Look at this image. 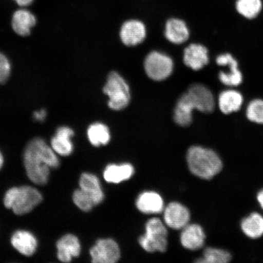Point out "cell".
<instances>
[{
  "instance_id": "obj_10",
  "label": "cell",
  "mask_w": 263,
  "mask_h": 263,
  "mask_svg": "<svg viewBox=\"0 0 263 263\" xmlns=\"http://www.w3.org/2000/svg\"><path fill=\"white\" fill-rule=\"evenodd\" d=\"M163 219L165 224L174 230L182 229L189 224L190 213L188 209L179 202L169 203L164 210Z\"/></svg>"
},
{
  "instance_id": "obj_29",
  "label": "cell",
  "mask_w": 263,
  "mask_h": 263,
  "mask_svg": "<svg viewBox=\"0 0 263 263\" xmlns=\"http://www.w3.org/2000/svg\"><path fill=\"white\" fill-rule=\"evenodd\" d=\"M11 64L6 55L0 52V85L6 83L11 73Z\"/></svg>"
},
{
  "instance_id": "obj_13",
  "label": "cell",
  "mask_w": 263,
  "mask_h": 263,
  "mask_svg": "<svg viewBox=\"0 0 263 263\" xmlns=\"http://www.w3.org/2000/svg\"><path fill=\"white\" fill-rule=\"evenodd\" d=\"M183 62L192 70H199L209 63L208 49L202 45L191 44L184 50Z\"/></svg>"
},
{
  "instance_id": "obj_16",
  "label": "cell",
  "mask_w": 263,
  "mask_h": 263,
  "mask_svg": "<svg viewBox=\"0 0 263 263\" xmlns=\"http://www.w3.org/2000/svg\"><path fill=\"white\" fill-rule=\"evenodd\" d=\"M205 235L203 229L198 224H188L182 229L180 242L184 248L196 251L204 245Z\"/></svg>"
},
{
  "instance_id": "obj_19",
  "label": "cell",
  "mask_w": 263,
  "mask_h": 263,
  "mask_svg": "<svg viewBox=\"0 0 263 263\" xmlns=\"http://www.w3.org/2000/svg\"><path fill=\"white\" fill-rule=\"evenodd\" d=\"M80 186L82 190L90 196L95 205L103 201L104 194L100 181L94 174L88 173L82 174L80 179Z\"/></svg>"
},
{
  "instance_id": "obj_26",
  "label": "cell",
  "mask_w": 263,
  "mask_h": 263,
  "mask_svg": "<svg viewBox=\"0 0 263 263\" xmlns=\"http://www.w3.org/2000/svg\"><path fill=\"white\" fill-rule=\"evenodd\" d=\"M231 259L230 253L224 250L209 248L203 252V257L197 259V262L226 263Z\"/></svg>"
},
{
  "instance_id": "obj_5",
  "label": "cell",
  "mask_w": 263,
  "mask_h": 263,
  "mask_svg": "<svg viewBox=\"0 0 263 263\" xmlns=\"http://www.w3.org/2000/svg\"><path fill=\"white\" fill-rule=\"evenodd\" d=\"M145 233L139 239L140 246L147 252L166 251L167 230L159 218L150 219L145 226Z\"/></svg>"
},
{
  "instance_id": "obj_15",
  "label": "cell",
  "mask_w": 263,
  "mask_h": 263,
  "mask_svg": "<svg viewBox=\"0 0 263 263\" xmlns=\"http://www.w3.org/2000/svg\"><path fill=\"white\" fill-rule=\"evenodd\" d=\"M73 136L74 131L70 127H58L51 140L52 149L59 156L65 157L71 155L74 149L73 144L71 140Z\"/></svg>"
},
{
  "instance_id": "obj_25",
  "label": "cell",
  "mask_w": 263,
  "mask_h": 263,
  "mask_svg": "<svg viewBox=\"0 0 263 263\" xmlns=\"http://www.w3.org/2000/svg\"><path fill=\"white\" fill-rule=\"evenodd\" d=\"M262 8V0H236L235 2L236 11L247 19L257 17Z\"/></svg>"
},
{
  "instance_id": "obj_14",
  "label": "cell",
  "mask_w": 263,
  "mask_h": 263,
  "mask_svg": "<svg viewBox=\"0 0 263 263\" xmlns=\"http://www.w3.org/2000/svg\"><path fill=\"white\" fill-rule=\"evenodd\" d=\"M11 243L16 251L26 256L34 255L38 248L37 238L27 230H16L11 236Z\"/></svg>"
},
{
  "instance_id": "obj_11",
  "label": "cell",
  "mask_w": 263,
  "mask_h": 263,
  "mask_svg": "<svg viewBox=\"0 0 263 263\" xmlns=\"http://www.w3.org/2000/svg\"><path fill=\"white\" fill-rule=\"evenodd\" d=\"M121 41L124 45L133 47L141 44L146 35L145 26L137 20H130L124 23L120 30Z\"/></svg>"
},
{
  "instance_id": "obj_21",
  "label": "cell",
  "mask_w": 263,
  "mask_h": 263,
  "mask_svg": "<svg viewBox=\"0 0 263 263\" xmlns=\"http://www.w3.org/2000/svg\"><path fill=\"white\" fill-rule=\"evenodd\" d=\"M242 95L235 90H227L221 92L218 98L220 110L229 115L240 110L243 103Z\"/></svg>"
},
{
  "instance_id": "obj_33",
  "label": "cell",
  "mask_w": 263,
  "mask_h": 263,
  "mask_svg": "<svg viewBox=\"0 0 263 263\" xmlns=\"http://www.w3.org/2000/svg\"><path fill=\"white\" fill-rule=\"evenodd\" d=\"M3 164H4V157H3L2 152L0 151V170H2Z\"/></svg>"
},
{
  "instance_id": "obj_6",
  "label": "cell",
  "mask_w": 263,
  "mask_h": 263,
  "mask_svg": "<svg viewBox=\"0 0 263 263\" xmlns=\"http://www.w3.org/2000/svg\"><path fill=\"white\" fill-rule=\"evenodd\" d=\"M192 110L205 114L213 112L216 103L212 92L202 84H194L180 97Z\"/></svg>"
},
{
  "instance_id": "obj_7",
  "label": "cell",
  "mask_w": 263,
  "mask_h": 263,
  "mask_svg": "<svg viewBox=\"0 0 263 263\" xmlns=\"http://www.w3.org/2000/svg\"><path fill=\"white\" fill-rule=\"evenodd\" d=\"M144 65L148 77L156 81L166 80L173 70L172 58L157 51L151 52L148 54Z\"/></svg>"
},
{
  "instance_id": "obj_18",
  "label": "cell",
  "mask_w": 263,
  "mask_h": 263,
  "mask_svg": "<svg viewBox=\"0 0 263 263\" xmlns=\"http://www.w3.org/2000/svg\"><path fill=\"white\" fill-rule=\"evenodd\" d=\"M138 210L144 214H158L164 210V202L159 194L152 191L141 193L136 200Z\"/></svg>"
},
{
  "instance_id": "obj_9",
  "label": "cell",
  "mask_w": 263,
  "mask_h": 263,
  "mask_svg": "<svg viewBox=\"0 0 263 263\" xmlns=\"http://www.w3.org/2000/svg\"><path fill=\"white\" fill-rule=\"evenodd\" d=\"M216 64L219 66H228L230 71H220L219 80L223 84L230 87L238 86L242 83V74L238 69L237 61L229 53L218 55L216 59Z\"/></svg>"
},
{
  "instance_id": "obj_27",
  "label": "cell",
  "mask_w": 263,
  "mask_h": 263,
  "mask_svg": "<svg viewBox=\"0 0 263 263\" xmlns=\"http://www.w3.org/2000/svg\"><path fill=\"white\" fill-rule=\"evenodd\" d=\"M246 117L253 123L263 124V100L255 99L250 102L246 108Z\"/></svg>"
},
{
  "instance_id": "obj_17",
  "label": "cell",
  "mask_w": 263,
  "mask_h": 263,
  "mask_svg": "<svg viewBox=\"0 0 263 263\" xmlns=\"http://www.w3.org/2000/svg\"><path fill=\"white\" fill-rule=\"evenodd\" d=\"M36 23L37 18L34 14L29 10L22 8L18 9L13 14L11 25L16 34L26 37L31 34Z\"/></svg>"
},
{
  "instance_id": "obj_20",
  "label": "cell",
  "mask_w": 263,
  "mask_h": 263,
  "mask_svg": "<svg viewBox=\"0 0 263 263\" xmlns=\"http://www.w3.org/2000/svg\"><path fill=\"white\" fill-rule=\"evenodd\" d=\"M164 34L170 42L179 45L188 41L190 31L182 20L171 18L166 22Z\"/></svg>"
},
{
  "instance_id": "obj_23",
  "label": "cell",
  "mask_w": 263,
  "mask_h": 263,
  "mask_svg": "<svg viewBox=\"0 0 263 263\" xmlns=\"http://www.w3.org/2000/svg\"><path fill=\"white\" fill-rule=\"evenodd\" d=\"M87 137L92 145L96 147L106 145L110 140L108 128L101 123H95L88 127Z\"/></svg>"
},
{
  "instance_id": "obj_2",
  "label": "cell",
  "mask_w": 263,
  "mask_h": 263,
  "mask_svg": "<svg viewBox=\"0 0 263 263\" xmlns=\"http://www.w3.org/2000/svg\"><path fill=\"white\" fill-rule=\"evenodd\" d=\"M189 170L200 179L210 180L221 172L222 163L213 150L199 146L191 147L186 154Z\"/></svg>"
},
{
  "instance_id": "obj_24",
  "label": "cell",
  "mask_w": 263,
  "mask_h": 263,
  "mask_svg": "<svg viewBox=\"0 0 263 263\" xmlns=\"http://www.w3.org/2000/svg\"><path fill=\"white\" fill-rule=\"evenodd\" d=\"M241 229L245 235L251 238H258L263 235V217L254 213L241 222Z\"/></svg>"
},
{
  "instance_id": "obj_28",
  "label": "cell",
  "mask_w": 263,
  "mask_h": 263,
  "mask_svg": "<svg viewBox=\"0 0 263 263\" xmlns=\"http://www.w3.org/2000/svg\"><path fill=\"white\" fill-rule=\"evenodd\" d=\"M74 204L84 212H89L95 205L90 196L81 189L74 191L73 195Z\"/></svg>"
},
{
  "instance_id": "obj_12",
  "label": "cell",
  "mask_w": 263,
  "mask_h": 263,
  "mask_svg": "<svg viewBox=\"0 0 263 263\" xmlns=\"http://www.w3.org/2000/svg\"><path fill=\"white\" fill-rule=\"evenodd\" d=\"M57 248L58 258L62 262H70L81 254L80 240L73 234H66L59 239L57 243Z\"/></svg>"
},
{
  "instance_id": "obj_8",
  "label": "cell",
  "mask_w": 263,
  "mask_h": 263,
  "mask_svg": "<svg viewBox=\"0 0 263 263\" xmlns=\"http://www.w3.org/2000/svg\"><path fill=\"white\" fill-rule=\"evenodd\" d=\"M90 254L94 263H115L121 257L119 246L110 238L98 240L91 248Z\"/></svg>"
},
{
  "instance_id": "obj_1",
  "label": "cell",
  "mask_w": 263,
  "mask_h": 263,
  "mask_svg": "<svg viewBox=\"0 0 263 263\" xmlns=\"http://www.w3.org/2000/svg\"><path fill=\"white\" fill-rule=\"evenodd\" d=\"M24 163L26 175L37 185H46L50 176V170L60 166L58 154L39 137L29 141L26 146Z\"/></svg>"
},
{
  "instance_id": "obj_31",
  "label": "cell",
  "mask_w": 263,
  "mask_h": 263,
  "mask_svg": "<svg viewBox=\"0 0 263 263\" xmlns=\"http://www.w3.org/2000/svg\"><path fill=\"white\" fill-rule=\"evenodd\" d=\"M14 1L18 6H21L22 8H25L26 6L31 5L34 2V0H14Z\"/></svg>"
},
{
  "instance_id": "obj_32",
  "label": "cell",
  "mask_w": 263,
  "mask_h": 263,
  "mask_svg": "<svg viewBox=\"0 0 263 263\" xmlns=\"http://www.w3.org/2000/svg\"><path fill=\"white\" fill-rule=\"evenodd\" d=\"M258 201L260 204L261 208L263 209V190L259 192L257 196Z\"/></svg>"
},
{
  "instance_id": "obj_3",
  "label": "cell",
  "mask_w": 263,
  "mask_h": 263,
  "mask_svg": "<svg viewBox=\"0 0 263 263\" xmlns=\"http://www.w3.org/2000/svg\"><path fill=\"white\" fill-rule=\"evenodd\" d=\"M43 196L34 187L24 185L12 187L5 193L3 203L16 215L31 212L42 202Z\"/></svg>"
},
{
  "instance_id": "obj_30",
  "label": "cell",
  "mask_w": 263,
  "mask_h": 263,
  "mask_svg": "<svg viewBox=\"0 0 263 263\" xmlns=\"http://www.w3.org/2000/svg\"><path fill=\"white\" fill-rule=\"evenodd\" d=\"M47 111L45 109H41L34 111L33 114V117H34L35 121H39V122H43L47 118Z\"/></svg>"
},
{
  "instance_id": "obj_4",
  "label": "cell",
  "mask_w": 263,
  "mask_h": 263,
  "mask_svg": "<svg viewBox=\"0 0 263 263\" xmlns=\"http://www.w3.org/2000/svg\"><path fill=\"white\" fill-rule=\"evenodd\" d=\"M103 91L109 98L108 107L114 110H121L126 108L130 100L129 85L122 77L112 71L108 74Z\"/></svg>"
},
{
  "instance_id": "obj_22",
  "label": "cell",
  "mask_w": 263,
  "mask_h": 263,
  "mask_svg": "<svg viewBox=\"0 0 263 263\" xmlns=\"http://www.w3.org/2000/svg\"><path fill=\"white\" fill-rule=\"evenodd\" d=\"M134 173V168L131 164H110L104 170V177L108 183H119L130 179Z\"/></svg>"
}]
</instances>
